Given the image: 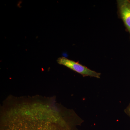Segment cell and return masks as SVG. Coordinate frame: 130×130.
<instances>
[{
    "label": "cell",
    "mask_w": 130,
    "mask_h": 130,
    "mask_svg": "<svg viewBox=\"0 0 130 130\" xmlns=\"http://www.w3.org/2000/svg\"><path fill=\"white\" fill-rule=\"evenodd\" d=\"M57 61L59 64L66 67L69 69L81 74L84 77L89 76L97 78H101V73L90 70L78 62H76L64 57L59 58Z\"/></svg>",
    "instance_id": "obj_2"
},
{
    "label": "cell",
    "mask_w": 130,
    "mask_h": 130,
    "mask_svg": "<svg viewBox=\"0 0 130 130\" xmlns=\"http://www.w3.org/2000/svg\"><path fill=\"white\" fill-rule=\"evenodd\" d=\"M125 112L130 118V103L124 110Z\"/></svg>",
    "instance_id": "obj_4"
},
{
    "label": "cell",
    "mask_w": 130,
    "mask_h": 130,
    "mask_svg": "<svg viewBox=\"0 0 130 130\" xmlns=\"http://www.w3.org/2000/svg\"><path fill=\"white\" fill-rule=\"evenodd\" d=\"M79 126L68 109L50 100H26L0 112V130H81Z\"/></svg>",
    "instance_id": "obj_1"
},
{
    "label": "cell",
    "mask_w": 130,
    "mask_h": 130,
    "mask_svg": "<svg viewBox=\"0 0 130 130\" xmlns=\"http://www.w3.org/2000/svg\"><path fill=\"white\" fill-rule=\"evenodd\" d=\"M118 14L123 21L126 30L130 34V1L118 0Z\"/></svg>",
    "instance_id": "obj_3"
}]
</instances>
